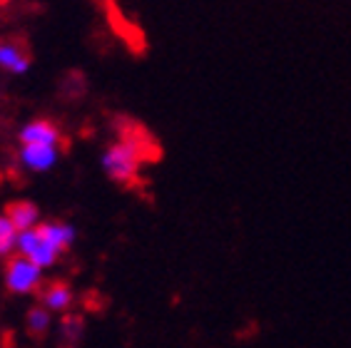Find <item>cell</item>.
Masks as SVG:
<instances>
[{"label": "cell", "instance_id": "5b68a950", "mask_svg": "<svg viewBox=\"0 0 351 348\" xmlns=\"http://www.w3.org/2000/svg\"><path fill=\"white\" fill-rule=\"evenodd\" d=\"M38 296H40V303L47 311H68L70 303H73V288H70V284L58 282V279L40 284Z\"/></svg>", "mask_w": 351, "mask_h": 348}, {"label": "cell", "instance_id": "30bf717a", "mask_svg": "<svg viewBox=\"0 0 351 348\" xmlns=\"http://www.w3.org/2000/svg\"><path fill=\"white\" fill-rule=\"evenodd\" d=\"M38 227H40L43 234L53 241L60 251L70 249V244L75 241V229L70 227V224H62V221H45V224H38Z\"/></svg>", "mask_w": 351, "mask_h": 348}, {"label": "cell", "instance_id": "8992f818", "mask_svg": "<svg viewBox=\"0 0 351 348\" xmlns=\"http://www.w3.org/2000/svg\"><path fill=\"white\" fill-rule=\"evenodd\" d=\"M60 129L50 120H33L21 129V145H58Z\"/></svg>", "mask_w": 351, "mask_h": 348}, {"label": "cell", "instance_id": "9c48e42d", "mask_svg": "<svg viewBox=\"0 0 351 348\" xmlns=\"http://www.w3.org/2000/svg\"><path fill=\"white\" fill-rule=\"evenodd\" d=\"M85 331V321L77 314H65L60 321V346L62 348H77Z\"/></svg>", "mask_w": 351, "mask_h": 348}, {"label": "cell", "instance_id": "277c9868", "mask_svg": "<svg viewBox=\"0 0 351 348\" xmlns=\"http://www.w3.org/2000/svg\"><path fill=\"white\" fill-rule=\"evenodd\" d=\"M58 157H60L58 145H23L21 147V164L30 172L53 169Z\"/></svg>", "mask_w": 351, "mask_h": 348}, {"label": "cell", "instance_id": "ba28073f", "mask_svg": "<svg viewBox=\"0 0 351 348\" xmlns=\"http://www.w3.org/2000/svg\"><path fill=\"white\" fill-rule=\"evenodd\" d=\"M5 214L10 216V221L15 224L18 232L38 227V219H40V212H38L33 201H13V204H8Z\"/></svg>", "mask_w": 351, "mask_h": 348}, {"label": "cell", "instance_id": "52a82bcc", "mask_svg": "<svg viewBox=\"0 0 351 348\" xmlns=\"http://www.w3.org/2000/svg\"><path fill=\"white\" fill-rule=\"evenodd\" d=\"M30 67H33V62L21 50V45H15V42H0V70H5L10 75H27Z\"/></svg>", "mask_w": 351, "mask_h": 348}, {"label": "cell", "instance_id": "3957f363", "mask_svg": "<svg viewBox=\"0 0 351 348\" xmlns=\"http://www.w3.org/2000/svg\"><path fill=\"white\" fill-rule=\"evenodd\" d=\"M18 251L23 256H27L30 261H35L38 266H53L55 261H58V256L62 254L60 249L43 234L40 227L25 229V232L18 234Z\"/></svg>", "mask_w": 351, "mask_h": 348}, {"label": "cell", "instance_id": "7c38bea8", "mask_svg": "<svg viewBox=\"0 0 351 348\" xmlns=\"http://www.w3.org/2000/svg\"><path fill=\"white\" fill-rule=\"evenodd\" d=\"M50 328V311L45 306H33L27 311V334L43 338Z\"/></svg>", "mask_w": 351, "mask_h": 348}, {"label": "cell", "instance_id": "6da1fadb", "mask_svg": "<svg viewBox=\"0 0 351 348\" xmlns=\"http://www.w3.org/2000/svg\"><path fill=\"white\" fill-rule=\"evenodd\" d=\"M147 160H155L152 142H147L137 132H130V134H122L120 140L112 142V145L102 152L100 164L110 179L122 184V187H130V184L137 182L142 164Z\"/></svg>", "mask_w": 351, "mask_h": 348}, {"label": "cell", "instance_id": "8fae6325", "mask_svg": "<svg viewBox=\"0 0 351 348\" xmlns=\"http://www.w3.org/2000/svg\"><path fill=\"white\" fill-rule=\"evenodd\" d=\"M18 234H21V232L15 229L10 216L0 214V256L13 254L15 249H18Z\"/></svg>", "mask_w": 351, "mask_h": 348}, {"label": "cell", "instance_id": "7a4b0ae2", "mask_svg": "<svg viewBox=\"0 0 351 348\" xmlns=\"http://www.w3.org/2000/svg\"><path fill=\"white\" fill-rule=\"evenodd\" d=\"M35 261H30L27 256L18 254L8 261L5 266V286L13 294H35L43 284V274Z\"/></svg>", "mask_w": 351, "mask_h": 348}]
</instances>
